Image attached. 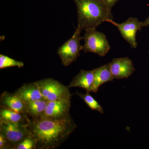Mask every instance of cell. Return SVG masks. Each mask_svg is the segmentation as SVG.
<instances>
[{
	"label": "cell",
	"instance_id": "8",
	"mask_svg": "<svg viewBox=\"0 0 149 149\" xmlns=\"http://www.w3.org/2000/svg\"><path fill=\"white\" fill-rule=\"evenodd\" d=\"M70 106L71 99L48 102L41 118L56 120L69 119L71 117L70 114Z\"/></svg>",
	"mask_w": 149,
	"mask_h": 149
},
{
	"label": "cell",
	"instance_id": "10",
	"mask_svg": "<svg viewBox=\"0 0 149 149\" xmlns=\"http://www.w3.org/2000/svg\"><path fill=\"white\" fill-rule=\"evenodd\" d=\"M0 104L1 107L8 109L22 114H27L25 104L15 93L3 92L1 95Z\"/></svg>",
	"mask_w": 149,
	"mask_h": 149
},
{
	"label": "cell",
	"instance_id": "21",
	"mask_svg": "<svg viewBox=\"0 0 149 149\" xmlns=\"http://www.w3.org/2000/svg\"><path fill=\"white\" fill-rule=\"evenodd\" d=\"M149 26V16L143 22H142V27H147Z\"/></svg>",
	"mask_w": 149,
	"mask_h": 149
},
{
	"label": "cell",
	"instance_id": "6",
	"mask_svg": "<svg viewBox=\"0 0 149 149\" xmlns=\"http://www.w3.org/2000/svg\"><path fill=\"white\" fill-rule=\"evenodd\" d=\"M81 32L76 29L72 37L58 49V54L65 66H68L75 61L80 56V51L83 50V45H81L80 43L83 39L80 36Z\"/></svg>",
	"mask_w": 149,
	"mask_h": 149
},
{
	"label": "cell",
	"instance_id": "16",
	"mask_svg": "<svg viewBox=\"0 0 149 149\" xmlns=\"http://www.w3.org/2000/svg\"><path fill=\"white\" fill-rule=\"evenodd\" d=\"M76 95L83 99L85 103L93 110L96 111L102 114H103L104 111L102 107L93 96L90 95L89 92H87L85 94L76 92Z\"/></svg>",
	"mask_w": 149,
	"mask_h": 149
},
{
	"label": "cell",
	"instance_id": "4",
	"mask_svg": "<svg viewBox=\"0 0 149 149\" xmlns=\"http://www.w3.org/2000/svg\"><path fill=\"white\" fill-rule=\"evenodd\" d=\"M43 98L47 102L71 99L68 86L58 80L47 78L36 81Z\"/></svg>",
	"mask_w": 149,
	"mask_h": 149
},
{
	"label": "cell",
	"instance_id": "3",
	"mask_svg": "<svg viewBox=\"0 0 149 149\" xmlns=\"http://www.w3.org/2000/svg\"><path fill=\"white\" fill-rule=\"evenodd\" d=\"M85 31L83 37V51L84 52L93 53L100 56H105L111 48L106 35L97 31L95 28H88Z\"/></svg>",
	"mask_w": 149,
	"mask_h": 149
},
{
	"label": "cell",
	"instance_id": "18",
	"mask_svg": "<svg viewBox=\"0 0 149 149\" xmlns=\"http://www.w3.org/2000/svg\"><path fill=\"white\" fill-rule=\"evenodd\" d=\"M37 144L35 139L29 136L21 141L17 146L15 149H36Z\"/></svg>",
	"mask_w": 149,
	"mask_h": 149
},
{
	"label": "cell",
	"instance_id": "7",
	"mask_svg": "<svg viewBox=\"0 0 149 149\" xmlns=\"http://www.w3.org/2000/svg\"><path fill=\"white\" fill-rule=\"evenodd\" d=\"M107 22L117 27L123 39L128 42L131 48H137L138 44L136 41V33L143 28L142 22H140L136 17H130L121 23L115 22L113 19H109Z\"/></svg>",
	"mask_w": 149,
	"mask_h": 149
},
{
	"label": "cell",
	"instance_id": "2",
	"mask_svg": "<svg viewBox=\"0 0 149 149\" xmlns=\"http://www.w3.org/2000/svg\"><path fill=\"white\" fill-rule=\"evenodd\" d=\"M73 1L77 7L78 31L96 28L103 22L113 19L111 9L102 0Z\"/></svg>",
	"mask_w": 149,
	"mask_h": 149
},
{
	"label": "cell",
	"instance_id": "11",
	"mask_svg": "<svg viewBox=\"0 0 149 149\" xmlns=\"http://www.w3.org/2000/svg\"><path fill=\"white\" fill-rule=\"evenodd\" d=\"M15 93L25 104L44 99L36 82L24 84Z\"/></svg>",
	"mask_w": 149,
	"mask_h": 149
},
{
	"label": "cell",
	"instance_id": "17",
	"mask_svg": "<svg viewBox=\"0 0 149 149\" xmlns=\"http://www.w3.org/2000/svg\"><path fill=\"white\" fill-rule=\"evenodd\" d=\"M24 65V63L23 62L18 61L2 54H0V69L13 67H17L18 68H21Z\"/></svg>",
	"mask_w": 149,
	"mask_h": 149
},
{
	"label": "cell",
	"instance_id": "22",
	"mask_svg": "<svg viewBox=\"0 0 149 149\" xmlns=\"http://www.w3.org/2000/svg\"></svg>",
	"mask_w": 149,
	"mask_h": 149
},
{
	"label": "cell",
	"instance_id": "13",
	"mask_svg": "<svg viewBox=\"0 0 149 149\" xmlns=\"http://www.w3.org/2000/svg\"><path fill=\"white\" fill-rule=\"evenodd\" d=\"M94 81L93 70H80L73 78L68 87L70 88L77 87L83 88L87 92H91Z\"/></svg>",
	"mask_w": 149,
	"mask_h": 149
},
{
	"label": "cell",
	"instance_id": "15",
	"mask_svg": "<svg viewBox=\"0 0 149 149\" xmlns=\"http://www.w3.org/2000/svg\"><path fill=\"white\" fill-rule=\"evenodd\" d=\"M47 103V101L43 99L25 104L27 115L31 118V119L41 118L45 110Z\"/></svg>",
	"mask_w": 149,
	"mask_h": 149
},
{
	"label": "cell",
	"instance_id": "19",
	"mask_svg": "<svg viewBox=\"0 0 149 149\" xmlns=\"http://www.w3.org/2000/svg\"><path fill=\"white\" fill-rule=\"evenodd\" d=\"M0 149H12L10 145L7 141L6 139L1 134H0Z\"/></svg>",
	"mask_w": 149,
	"mask_h": 149
},
{
	"label": "cell",
	"instance_id": "12",
	"mask_svg": "<svg viewBox=\"0 0 149 149\" xmlns=\"http://www.w3.org/2000/svg\"><path fill=\"white\" fill-rule=\"evenodd\" d=\"M94 81L91 92L96 93L101 85L113 80L110 63L93 70Z\"/></svg>",
	"mask_w": 149,
	"mask_h": 149
},
{
	"label": "cell",
	"instance_id": "5",
	"mask_svg": "<svg viewBox=\"0 0 149 149\" xmlns=\"http://www.w3.org/2000/svg\"><path fill=\"white\" fill-rule=\"evenodd\" d=\"M28 125L8 122L0 118V134L6 139L12 149H15L18 144L30 136Z\"/></svg>",
	"mask_w": 149,
	"mask_h": 149
},
{
	"label": "cell",
	"instance_id": "14",
	"mask_svg": "<svg viewBox=\"0 0 149 149\" xmlns=\"http://www.w3.org/2000/svg\"><path fill=\"white\" fill-rule=\"evenodd\" d=\"M0 118L8 122L28 125L30 119L27 114L19 113L5 108L1 107Z\"/></svg>",
	"mask_w": 149,
	"mask_h": 149
},
{
	"label": "cell",
	"instance_id": "9",
	"mask_svg": "<svg viewBox=\"0 0 149 149\" xmlns=\"http://www.w3.org/2000/svg\"><path fill=\"white\" fill-rule=\"evenodd\" d=\"M110 65L113 79L128 78L135 71L133 61L128 57L113 58Z\"/></svg>",
	"mask_w": 149,
	"mask_h": 149
},
{
	"label": "cell",
	"instance_id": "1",
	"mask_svg": "<svg viewBox=\"0 0 149 149\" xmlns=\"http://www.w3.org/2000/svg\"><path fill=\"white\" fill-rule=\"evenodd\" d=\"M28 130L36 142L37 149L59 147L77 127L72 118L64 120L47 118L30 119Z\"/></svg>",
	"mask_w": 149,
	"mask_h": 149
},
{
	"label": "cell",
	"instance_id": "20",
	"mask_svg": "<svg viewBox=\"0 0 149 149\" xmlns=\"http://www.w3.org/2000/svg\"><path fill=\"white\" fill-rule=\"evenodd\" d=\"M102 1L109 8L111 9L113 6L119 0H102Z\"/></svg>",
	"mask_w": 149,
	"mask_h": 149
}]
</instances>
